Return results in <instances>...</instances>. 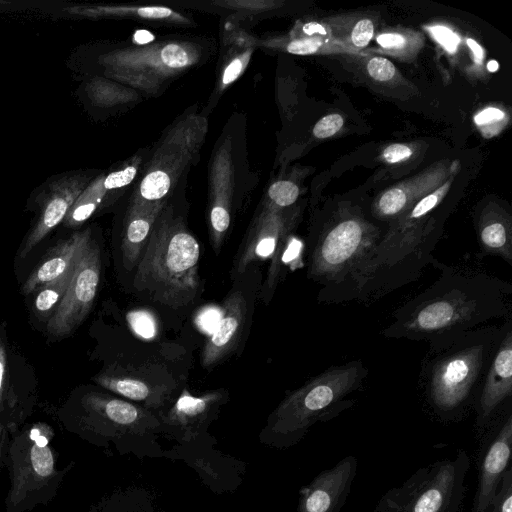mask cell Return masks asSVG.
I'll use <instances>...</instances> for the list:
<instances>
[{
    "mask_svg": "<svg viewBox=\"0 0 512 512\" xmlns=\"http://www.w3.org/2000/svg\"><path fill=\"white\" fill-rule=\"evenodd\" d=\"M88 184L89 177L82 174L64 175L50 183L39 217L20 251L22 258L64 220L72 204Z\"/></svg>",
    "mask_w": 512,
    "mask_h": 512,
    "instance_id": "4fadbf2b",
    "label": "cell"
},
{
    "mask_svg": "<svg viewBox=\"0 0 512 512\" xmlns=\"http://www.w3.org/2000/svg\"><path fill=\"white\" fill-rule=\"evenodd\" d=\"M92 240L90 229L72 234L49 251L22 286L27 295L63 275L75 262L83 248Z\"/></svg>",
    "mask_w": 512,
    "mask_h": 512,
    "instance_id": "44dd1931",
    "label": "cell"
},
{
    "mask_svg": "<svg viewBox=\"0 0 512 512\" xmlns=\"http://www.w3.org/2000/svg\"><path fill=\"white\" fill-rule=\"evenodd\" d=\"M6 3H7L6 1H1V0H0V5H1V4H6Z\"/></svg>",
    "mask_w": 512,
    "mask_h": 512,
    "instance_id": "681fc988",
    "label": "cell"
},
{
    "mask_svg": "<svg viewBox=\"0 0 512 512\" xmlns=\"http://www.w3.org/2000/svg\"><path fill=\"white\" fill-rule=\"evenodd\" d=\"M377 42L385 48H400L405 44V38L401 34L387 33L376 38Z\"/></svg>",
    "mask_w": 512,
    "mask_h": 512,
    "instance_id": "7bdbcfd3",
    "label": "cell"
},
{
    "mask_svg": "<svg viewBox=\"0 0 512 512\" xmlns=\"http://www.w3.org/2000/svg\"><path fill=\"white\" fill-rule=\"evenodd\" d=\"M31 464L34 472L42 478L49 477L54 471V459L47 445L36 442L31 447Z\"/></svg>",
    "mask_w": 512,
    "mask_h": 512,
    "instance_id": "f1b7e54d",
    "label": "cell"
},
{
    "mask_svg": "<svg viewBox=\"0 0 512 512\" xmlns=\"http://www.w3.org/2000/svg\"><path fill=\"white\" fill-rule=\"evenodd\" d=\"M368 374L361 361L333 366L289 393L268 416L260 444L285 450L297 445L317 422L328 421L354 403L348 396Z\"/></svg>",
    "mask_w": 512,
    "mask_h": 512,
    "instance_id": "3957f363",
    "label": "cell"
},
{
    "mask_svg": "<svg viewBox=\"0 0 512 512\" xmlns=\"http://www.w3.org/2000/svg\"><path fill=\"white\" fill-rule=\"evenodd\" d=\"M299 188L290 181L281 180L273 183L268 189V196L274 208L292 205L298 198Z\"/></svg>",
    "mask_w": 512,
    "mask_h": 512,
    "instance_id": "4316f807",
    "label": "cell"
},
{
    "mask_svg": "<svg viewBox=\"0 0 512 512\" xmlns=\"http://www.w3.org/2000/svg\"><path fill=\"white\" fill-rule=\"evenodd\" d=\"M164 206V201L147 202L133 196L124 221L121 244L123 261L127 269L136 268L154 223Z\"/></svg>",
    "mask_w": 512,
    "mask_h": 512,
    "instance_id": "ffe728a7",
    "label": "cell"
},
{
    "mask_svg": "<svg viewBox=\"0 0 512 512\" xmlns=\"http://www.w3.org/2000/svg\"><path fill=\"white\" fill-rule=\"evenodd\" d=\"M100 272V250L91 240L77 258L75 272L63 300L48 319L50 335H69L86 318L97 294Z\"/></svg>",
    "mask_w": 512,
    "mask_h": 512,
    "instance_id": "30bf717a",
    "label": "cell"
},
{
    "mask_svg": "<svg viewBox=\"0 0 512 512\" xmlns=\"http://www.w3.org/2000/svg\"><path fill=\"white\" fill-rule=\"evenodd\" d=\"M137 174V166L130 165L104 176L103 185L106 191L129 185Z\"/></svg>",
    "mask_w": 512,
    "mask_h": 512,
    "instance_id": "1f68e13d",
    "label": "cell"
},
{
    "mask_svg": "<svg viewBox=\"0 0 512 512\" xmlns=\"http://www.w3.org/2000/svg\"><path fill=\"white\" fill-rule=\"evenodd\" d=\"M86 93L90 100L102 106H109L123 100V91L111 82L100 78L91 79L86 85Z\"/></svg>",
    "mask_w": 512,
    "mask_h": 512,
    "instance_id": "484cf974",
    "label": "cell"
},
{
    "mask_svg": "<svg viewBox=\"0 0 512 512\" xmlns=\"http://www.w3.org/2000/svg\"><path fill=\"white\" fill-rule=\"evenodd\" d=\"M103 181L104 175L98 176L84 188L63 220L66 227H78L92 216L107 193Z\"/></svg>",
    "mask_w": 512,
    "mask_h": 512,
    "instance_id": "603a6c76",
    "label": "cell"
},
{
    "mask_svg": "<svg viewBox=\"0 0 512 512\" xmlns=\"http://www.w3.org/2000/svg\"><path fill=\"white\" fill-rule=\"evenodd\" d=\"M233 170L230 145L224 144L217 153L211 174L210 237L216 253H219L231 222V198Z\"/></svg>",
    "mask_w": 512,
    "mask_h": 512,
    "instance_id": "ac0fdd59",
    "label": "cell"
},
{
    "mask_svg": "<svg viewBox=\"0 0 512 512\" xmlns=\"http://www.w3.org/2000/svg\"><path fill=\"white\" fill-rule=\"evenodd\" d=\"M65 10L74 15L86 16V17H99L109 15H128L130 12H134L137 16L147 19H164L168 18L173 14V11L164 6H144V7H111V6H95V7H83L73 6L65 8Z\"/></svg>",
    "mask_w": 512,
    "mask_h": 512,
    "instance_id": "d4e9b609",
    "label": "cell"
},
{
    "mask_svg": "<svg viewBox=\"0 0 512 512\" xmlns=\"http://www.w3.org/2000/svg\"><path fill=\"white\" fill-rule=\"evenodd\" d=\"M321 42L318 39H299L290 42L287 46V51L296 55H309L315 53Z\"/></svg>",
    "mask_w": 512,
    "mask_h": 512,
    "instance_id": "f35d334b",
    "label": "cell"
},
{
    "mask_svg": "<svg viewBox=\"0 0 512 512\" xmlns=\"http://www.w3.org/2000/svg\"><path fill=\"white\" fill-rule=\"evenodd\" d=\"M135 42L140 45H147L149 42L153 41L154 36L146 30H138L134 34Z\"/></svg>",
    "mask_w": 512,
    "mask_h": 512,
    "instance_id": "f6af8a7d",
    "label": "cell"
},
{
    "mask_svg": "<svg viewBox=\"0 0 512 512\" xmlns=\"http://www.w3.org/2000/svg\"><path fill=\"white\" fill-rule=\"evenodd\" d=\"M206 131L207 121L199 115H189L175 124L153 153L134 197L147 202L164 201L196 157Z\"/></svg>",
    "mask_w": 512,
    "mask_h": 512,
    "instance_id": "ba28073f",
    "label": "cell"
},
{
    "mask_svg": "<svg viewBox=\"0 0 512 512\" xmlns=\"http://www.w3.org/2000/svg\"><path fill=\"white\" fill-rule=\"evenodd\" d=\"M428 30L447 52L454 53L456 51L460 38L452 30L441 25L429 27Z\"/></svg>",
    "mask_w": 512,
    "mask_h": 512,
    "instance_id": "e575fe53",
    "label": "cell"
},
{
    "mask_svg": "<svg viewBox=\"0 0 512 512\" xmlns=\"http://www.w3.org/2000/svg\"><path fill=\"white\" fill-rule=\"evenodd\" d=\"M406 203V193L399 188H392L380 197L377 210L383 217H392L399 214L405 208Z\"/></svg>",
    "mask_w": 512,
    "mask_h": 512,
    "instance_id": "83f0119b",
    "label": "cell"
},
{
    "mask_svg": "<svg viewBox=\"0 0 512 512\" xmlns=\"http://www.w3.org/2000/svg\"><path fill=\"white\" fill-rule=\"evenodd\" d=\"M511 444L512 415L510 413L483 450L474 512H485L491 507L510 462Z\"/></svg>",
    "mask_w": 512,
    "mask_h": 512,
    "instance_id": "5bb4252c",
    "label": "cell"
},
{
    "mask_svg": "<svg viewBox=\"0 0 512 512\" xmlns=\"http://www.w3.org/2000/svg\"><path fill=\"white\" fill-rule=\"evenodd\" d=\"M512 394V330L507 328L484 377L476 405V425L483 428Z\"/></svg>",
    "mask_w": 512,
    "mask_h": 512,
    "instance_id": "9a60e30c",
    "label": "cell"
},
{
    "mask_svg": "<svg viewBox=\"0 0 512 512\" xmlns=\"http://www.w3.org/2000/svg\"><path fill=\"white\" fill-rule=\"evenodd\" d=\"M470 459L459 450L453 459L418 469L400 486L389 489L372 512H460Z\"/></svg>",
    "mask_w": 512,
    "mask_h": 512,
    "instance_id": "5b68a950",
    "label": "cell"
},
{
    "mask_svg": "<svg viewBox=\"0 0 512 512\" xmlns=\"http://www.w3.org/2000/svg\"><path fill=\"white\" fill-rule=\"evenodd\" d=\"M412 154V150L403 144H392L383 151V158L388 163L400 162L406 158H409Z\"/></svg>",
    "mask_w": 512,
    "mask_h": 512,
    "instance_id": "60d3db41",
    "label": "cell"
},
{
    "mask_svg": "<svg viewBox=\"0 0 512 512\" xmlns=\"http://www.w3.org/2000/svg\"><path fill=\"white\" fill-rule=\"evenodd\" d=\"M94 381L116 395L137 403L158 415L172 404V387L165 384H153L136 373L107 371L97 375Z\"/></svg>",
    "mask_w": 512,
    "mask_h": 512,
    "instance_id": "d6986e66",
    "label": "cell"
},
{
    "mask_svg": "<svg viewBox=\"0 0 512 512\" xmlns=\"http://www.w3.org/2000/svg\"><path fill=\"white\" fill-rule=\"evenodd\" d=\"M357 460L349 455L299 490L297 512H339L350 493Z\"/></svg>",
    "mask_w": 512,
    "mask_h": 512,
    "instance_id": "7c38bea8",
    "label": "cell"
},
{
    "mask_svg": "<svg viewBox=\"0 0 512 512\" xmlns=\"http://www.w3.org/2000/svg\"><path fill=\"white\" fill-rule=\"evenodd\" d=\"M374 27L369 19L358 21L351 33V40L357 47H365L373 37Z\"/></svg>",
    "mask_w": 512,
    "mask_h": 512,
    "instance_id": "74e56055",
    "label": "cell"
},
{
    "mask_svg": "<svg viewBox=\"0 0 512 512\" xmlns=\"http://www.w3.org/2000/svg\"><path fill=\"white\" fill-rule=\"evenodd\" d=\"M208 432L164 449V458L181 460L191 467L215 494L232 493L243 483L246 463L218 449Z\"/></svg>",
    "mask_w": 512,
    "mask_h": 512,
    "instance_id": "9c48e42d",
    "label": "cell"
},
{
    "mask_svg": "<svg viewBox=\"0 0 512 512\" xmlns=\"http://www.w3.org/2000/svg\"><path fill=\"white\" fill-rule=\"evenodd\" d=\"M199 57L191 43L160 42L114 50L99 61L107 76L148 92L186 71Z\"/></svg>",
    "mask_w": 512,
    "mask_h": 512,
    "instance_id": "52a82bcc",
    "label": "cell"
},
{
    "mask_svg": "<svg viewBox=\"0 0 512 512\" xmlns=\"http://www.w3.org/2000/svg\"><path fill=\"white\" fill-rule=\"evenodd\" d=\"M102 512H164L153 491L142 486H128L112 495Z\"/></svg>",
    "mask_w": 512,
    "mask_h": 512,
    "instance_id": "7402d4cb",
    "label": "cell"
},
{
    "mask_svg": "<svg viewBox=\"0 0 512 512\" xmlns=\"http://www.w3.org/2000/svg\"><path fill=\"white\" fill-rule=\"evenodd\" d=\"M93 429L114 443L121 455L139 459L164 458L159 442L162 425L157 413L126 399L92 394L86 401Z\"/></svg>",
    "mask_w": 512,
    "mask_h": 512,
    "instance_id": "8992f818",
    "label": "cell"
},
{
    "mask_svg": "<svg viewBox=\"0 0 512 512\" xmlns=\"http://www.w3.org/2000/svg\"><path fill=\"white\" fill-rule=\"evenodd\" d=\"M303 31L308 35H312L315 33H318L321 35L326 34L325 28L321 24L316 23V22H310V23L305 24L303 27Z\"/></svg>",
    "mask_w": 512,
    "mask_h": 512,
    "instance_id": "bcb514c9",
    "label": "cell"
},
{
    "mask_svg": "<svg viewBox=\"0 0 512 512\" xmlns=\"http://www.w3.org/2000/svg\"><path fill=\"white\" fill-rule=\"evenodd\" d=\"M76 261L77 259L63 275L37 291L38 293L35 298V310L39 315L45 317L48 316L49 318L53 315L63 300L72 280L75 272Z\"/></svg>",
    "mask_w": 512,
    "mask_h": 512,
    "instance_id": "cb8c5ba5",
    "label": "cell"
},
{
    "mask_svg": "<svg viewBox=\"0 0 512 512\" xmlns=\"http://www.w3.org/2000/svg\"><path fill=\"white\" fill-rule=\"evenodd\" d=\"M7 348L5 325H0V409L3 404L8 380Z\"/></svg>",
    "mask_w": 512,
    "mask_h": 512,
    "instance_id": "8d00e7d4",
    "label": "cell"
},
{
    "mask_svg": "<svg viewBox=\"0 0 512 512\" xmlns=\"http://www.w3.org/2000/svg\"><path fill=\"white\" fill-rule=\"evenodd\" d=\"M250 51H247L242 57H238L233 59L229 65L226 67L223 77L222 83L224 85H228L232 83L236 78L240 75L245 66L246 61L249 59Z\"/></svg>",
    "mask_w": 512,
    "mask_h": 512,
    "instance_id": "ab89813d",
    "label": "cell"
},
{
    "mask_svg": "<svg viewBox=\"0 0 512 512\" xmlns=\"http://www.w3.org/2000/svg\"><path fill=\"white\" fill-rule=\"evenodd\" d=\"M344 119L339 114H329L321 118L313 128V134L317 138H328L340 130Z\"/></svg>",
    "mask_w": 512,
    "mask_h": 512,
    "instance_id": "d6a6232c",
    "label": "cell"
},
{
    "mask_svg": "<svg viewBox=\"0 0 512 512\" xmlns=\"http://www.w3.org/2000/svg\"><path fill=\"white\" fill-rule=\"evenodd\" d=\"M286 236L287 229L279 211L270 205L263 209L238 251L233 266L234 275L242 274L253 262L272 258L279 243Z\"/></svg>",
    "mask_w": 512,
    "mask_h": 512,
    "instance_id": "e0dca14e",
    "label": "cell"
},
{
    "mask_svg": "<svg viewBox=\"0 0 512 512\" xmlns=\"http://www.w3.org/2000/svg\"><path fill=\"white\" fill-rule=\"evenodd\" d=\"M505 116L504 112L497 108H487L474 117V121L478 125H484L493 123L503 119Z\"/></svg>",
    "mask_w": 512,
    "mask_h": 512,
    "instance_id": "b9f144b4",
    "label": "cell"
},
{
    "mask_svg": "<svg viewBox=\"0 0 512 512\" xmlns=\"http://www.w3.org/2000/svg\"><path fill=\"white\" fill-rule=\"evenodd\" d=\"M491 512H512V469L508 468L491 504Z\"/></svg>",
    "mask_w": 512,
    "mask_h": 512,
    "instance_id": "4dcf8cb0",
    "label": "cell"
},
{
    "mask_svg": "<svg viewBox=\"0 0 512 512\" xmlns=\"http://www.w3.org/2000/svg\"><path fill=\"white\" fill-rule=\"evenodd\" d=\"M467 45L471 49L474 55V61L477 64H480L483 60L484 54L482 47L473 39L469 38L467 39Z\"/></svg>",
    "mask_w": 512,
    "mask_h": 512,
    "instance_id": "ee69618b",
    "label": "cell"
},
{
    "mask_svg": "<svg viewBox=\"0 0 512 512\" xmlns=\"http://www.w3.org/2000/svg\"><path fill=\"white\" fill-rule=\"evenodd\" d=\"M441 274L398 307L382 331L387 338L426 341L437 351L492 319L511 312V284L487 273L432 261Z\"/></svg>",
    "mask_w": 512,
    "mask_h": 512,
    "instance_id": "6da1fadb",
    "label": "cell"
},
{
    "mask_svg": "<svg viewBox=\"0 0 512 512\" xmlns=\"http://www.w3.org/2000/svg\"><path fill=\"white\" fill-rule=\"evenodd\" d=\"M248 312L247 300L241 291H232L223 304L217 326L201 355L205 368H212L237 347L243 333Z\"/></svg>",
    "mask_w": 512,
    "mask_h": 512,
    "instance_id": "2e32d148",
    "label": "cell"
},
{
    "mask_svg": "<svg viewBox=\"0 0 512 512\" xmlns=\"http://www.w3.org/2000/svg\"><path fill=\"white\" fill-rule=\"evenodd\" d=\"M447 187H449V183H446L443 187L438 189L435 193L427 195L423 199H421L411 210L409 216L413 218H418L428 214L432 211L439 201L441 197L445 194Z\"/></svg>",
    "mask_w": 512,
    "mask_h": 512,
    "instance_id": "d590c367",
    "label": "cell"
},
{
    "mask_svg": "<svg viewBox=\"0 0 512 512\" xmlns=\"http://www.w3.org/2000/svg\"><path fill=\"white\" fill-rule=\"evenodd\" d=\"M499 65H498V62L495 61V60H491L488 62L487 64V69L490 71V72H495L497 69H498Z\"/></svg>",
    "mask_w": 512,
    "mask_h": 512,
    "instance_id": "7dc6e473",
    "label": "cell"
},
{
    "mask_svg": "<svg viewBox=\"0 0 512 512\" xmlns=\"http://www.w3.org/2000/svg\"><path fill=\"white\" fill-rule=\"evenodd\" d=\"M225 390H213L194 396L184 390L182 394L159 415L162 435L176 443H184L205 433L218 418L222 406L228 401Z\"/></svg>",
    "mask_w": 512,
    "mask_h": 512,
    "instance_id": "8fae6325",
    "label": "cell"
},
{
    "mask_svg": "<svg viewBox=\"0 0 512 512\" xmlns=\"http://www.w3.org/2000/svg\"><path fill=\"white\" fill-rule=\"evenodd\" d=\"M369 75L378 81H388L395 74L394 64L386 58L374 57L367 64Z\"/></svg>",
    "mask_w": 512,
    "mask_h": 512,
    "instance_id": "836d02e7",
    "label": "cell"
},
{
    "mask_svg": "<svg viewBox=\"0 0 512 512\" xmlns=\"http://www.w3.org/2000/svg\"><path fill=\"white\" fill-rule=\"evenodd\" d=\"M127 320L132 330L141 338L152 339L157 332L155 318L145 310H136L128 314Z\"/></svg>",
    "mask_w": 512,
    "mask_h": 512,
    "instance_id": "f546056e",
    "label": "cell"
},
{
    "mask_svg": "<svg viewBox=\"0 0 512 512\" xmlns=\"http://www.w3.org/2000/svg\"><path fill=\"white\" fill-rule=\"evenodd\" d=\"M1 452H2V440L0 439V459H1Z\"/></svg>",
    "mask_w": 512,
    "mask_h": 512,
    "instance_id": "c3c4849f",
    "label": "cell"
},
{
    "mask_svg": "<svg viewBox=\"0 0 512 512\" xmlns=\"http://www.w3.org/2000/svg\"><path fill=\"white\" fill-rule=\"evenodd\" d=\"M510 325L508 320L503 326L479 327L431 352L425 369L426 394L437 414L456 416L465 410Z\"/></svg>",
    "mask_w": 512,
    "mask_h": 512,
    "instance_id": "277c9868",
    "label": "cell"
},
{
    "mask_svg": "<svg viewBox=\"0 0 512 512\" xmlns=\"http://www.w3.org/2000/svg\"><path fill=\"white\" fill-rule=\"evenodd\" d=\"M200 246L180 217L164 206L136 266L133 285L155 302L179 309L199 293Z\"/></svg>",
    "mask_w": 512,
    "mask_h": 512,
    "instance_id": "7a4b0ae2",
    "label": "cell"
}]
</instances>
